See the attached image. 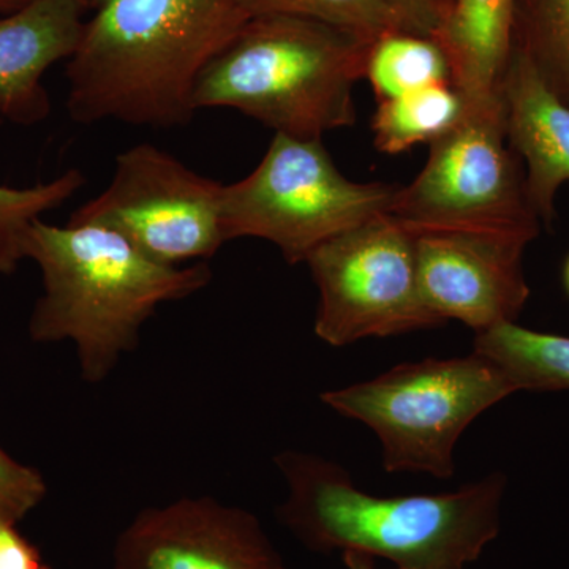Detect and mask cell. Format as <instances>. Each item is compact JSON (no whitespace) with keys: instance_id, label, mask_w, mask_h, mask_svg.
I'll list each match as a JSON object with an SVG mask.
<instances>
[{"instance_id":"1","label":"cell","mask_w":569,"mask_h":569,"mask_svg":"<svg viewBox=\"0 0 569 569\" xmlns=\"http://www.w3.org/2000/svg\"><path fill=\"white\" fill-rule=\"evenodd\" d=\"M247 20L238 0H99L67 61L70 118L186 126L201 71Z\"/></svg>"},{"instance_id":"2","label":"cell","mask_w":569,"mask_h":569,"mask_svg":"<svg viewBox=\"0 0 569 569\" xmlns=\"http://www.w3.org/2000/svg\"><path fill=\"white\" fill-rule=\"evenodd\" d=\"M274 460L288 488L277 519L316 552L358 550L396 568L466 569L500 535L508 486L501 471L452 492L377 497L321 456L283 451Z\"/></svg>"},{"instance_id":"3","label":"cell","mask_w":569,"mask_h":569,"mask_svg":"<svg viewBox=\"0 0 569 569\" xmlns=\"http://www.w3.org/2000/svg\"><path fill=\"white\" fill-rule=\"evenodd\" d=\"M24 258L39 266L43 280L29 321L31 339L71 340L88 383L103 381L134 350L141 326L160 306L198 293L212 280L206 263H157L121 234L91 223L36 220Z\"/></svg>"},{"instance_id":"4","label":"cell","mask_w":569,"mask_h":569,"mask_svg":"<svg viewBox=\"0 0 569 569\" xmlns=\"http://www.w3.org/2000/svg\"><path fill=\"white\" fill-rule=\"evenodd\" d=\"M373 43L306 18L253 17L201 71L194 110L230 108L288 137L353 127Z\"/></svg>"},{"instance_id":"5","label":"cell","mask_w":569,"mask_h":569,"mask_svg":"<svg viewBox=\"0 0 569 569\" xmlns=\"http://www.w3.org/2000/svg\"><path fill=\"white\" fill-rule=\"evenodd\" d=\"M518 388L486 356L406 362L372 380L320 396L326 407L376 433L388 473H456L455 451L475 419Z\"/></svg>"},{"instance_id":"6","label":"cell","mask_w":569,"mask_h":569,"mask_svg":"<svg viewBox=\"0 0 569 569\" xmlns=\"http://www.w3.org/2000/svg\"><path fill=\"white\" fill-rule=\"evenodd\" d=\"M430 146L413 182L399 187L388 216L411 234L466 231L530 244L541 220L512 151L501 96L466 102L462 118Z\"/></svg>"},{"instance_id":"7","label":"cell","mask_w":569,"mask_h":569,"mask_svg":"<svg viewBox=\"0 0 569 569\" xmlns=\"http://www.w3.org/2000/svg\"><path fill=\"white\" fill-rule=\"evenodd\" d=\"M397 189L391 183L350 181L320 138L276 133L252 173L223 186L224 241L263 239L288 263H306L329 239L388 213Z\"/></svg>"},{"instance_id":"8","label":"cell","mask_w":569,"mask_h":569,"mask_svg":"<svg viewBox=\"0 0 569 569\" xmlns=\"http://www.w3.org/2000/svg\"><path fill=\"white\" fill-rule=\"evenodd\" d=\"M306 264L320 293L316 335L328 346L447 325L419 291L415 234L388 213L329 239Z\"/></svg>"},{"instance_id":"9","label":"cell","mask_w":569,"mask_h":569,"mask_svg":"<svg viewBox=\"0 0 569 569\" xmlns=\"http://www.w3.org/2000/svg\"><path fill=\"white\" fill-rule=\"evenodd\" d=\"M222 189L170 152L137 144L116 157L110 183L69 222L100 224L157 263L183 266L208 260L227 242Z\"/></svg>"},{"instance_id":"10","label":"cell","mask_w":569,"mask_h":569,"mask_svg":"<svg viewBox=\"0 0 569 569\" xmlns=\"http://www.w3.org/2000/svg\"><path fill=\"white\" fill-rule=\"evenodd\" d=\"M112 569H290L252 512L211 497L142 509L116 539Z\"/></svg>"},{"instance_id":"11","label":"cell","mask_w":569,"mask_h":569,"mask_svg":"<svg viewBox=\"0 0 569 569\" xmlns=\"http://www.w3.org/2000/svg\"><path fill=\"white\" fill-rule=\"evenodd\" d=\"M526 242L503 236L430 231L415 236L419 291L445 323L477 332L516 323L530 298Z\"/></svg>"},{"instance_id":"12","label":"cell","mask_w":569,"mask_h":569,"mask_svg":"<svg viewBox=\"0 0 569 569\" xmlns=\"http://www.w3.org/2000/svg\"><path fill=\"white\" fill-rule=\"evenodd\" d=\"M88 0H29L0 14V118L37 126L50 116L43 77L80 44Z\"/></svg>"},{"instance_id":"13","label":"cell","mask_w":569,"mask_h":569,"mask_svg":"<svg viewBox=\"0 0 569 569\" xmlns=\"http://www.w3.org/2000/svg\"><path fill=\"white\" fill-rule=\"evenodd\" d=\"M501 100L508 142L523 164L531 206L549 224L557 194L569 186V103L550 91L518 50L509 58Z\"/></svg>"},{"instance_id":"14","label":"cell","mask_w":569,"mask_h":569,"mask_svg":"<svg viewBox=\"0 0 569 569\" xmlns=\"http://www.w3.org/2000/svg\"><path fill=\"white\" fill-rule=\"evenodd\" d=\"M516 0H451L436 39L466 102L501 96L512 52Z\"/></svg>"},{"instance_id":"15","label":"cell","mask_w":569,"mask_h":569,"mask_svg":"<svg viewBox=\"0 0 569 569\" xmlns=\"http://www.w3.org/2000/svg\"><path fill=\"white\" fill-rule=\"evenodd\" d=\"M473 351L496 362L519 392L569 391V337L516 323L475 335Z\"/></svg>"},{"instance_id":"16","label":"cell","mask_w":569,"mask_h":569,"mask_svg":"<svg viewBox=\"0 0 569 569\" xmlns=\"http://www.w3.org/2000/svg\"><path fill=\"white\" fill-rule=\"evenodd\" d=\"M463 110L466 100L451 82L381 100L372 119L373 142L388 156L432 144L458 123Z\"/></svg>"},{"instance_id":"17","label":"cell","mask_w":569,"mask_h":569,"mask_svg":"<svg viewBox=\"0 0 569 569\" xmlns=\"http://www.w3.org/2000/svg\"><path fill=\"white\" fill-rule=\"evenodd\" d=\"M366 78L378 102L429 86L452 84L448 58L438 41L406 31L389 33L370 47Z\"/></svg>"},{"instance_id":"18","label":"cell","mask_w":569,"mask_h":569,"mask_svg":"<svg viewBox=\"0 0 569 569\" xmlns=\"http://www.w3.org/2000/svg\"><path fill=\"white\" fill-rule=\"evenodd\" d=\"M512 50L569 103V0H516Z\"/></svg>"},{"instance_id":"19","label":"cell","mask_w":569,"mask_h":569,"mask_svg":"<svg viewBox=\"0 0 569 569\" xmlns=\"http://www.w3.org/2000/svg\"><path fill=\"white\" fill-rule=\"evenodd\" d=\"M249 18L295 17L335 26L376 43L389 33L407 31L388 0H238Z\"/></svg>"},{"instance_id":"20","label":"cell","mask_w":569,"mask_h":569,"mask_svg":"<svg viewBox=\"0 0 569 569\" xmlns=\"http://www.w3.org/2000/svg\"><path fill=\"white\" fill-rule=\"evenodd\" d=\"M84 183V174L77 168L37 186L0 183V276L13 274L26 260L24 241L32 223L66 204Z\"/></svg>"},{"instance_id":"21","label":"cell","mask_w":569,"mask_h":569,"mask_svg":"<svg viewBox=\"0 0 569 569\" xmlns=\"http://www.w3.org/2000/svg\"><path fill=\"white\" fill-rule=\"evenodd\" d=\"M47 496V482L36 468L22 466L0 448V520L21 522Z\"/></svg>"},{"instance_id":"22","label":"cell","mask_w":569,"mask_h":569,"mask_svg":"<svg viewBox=\"0 0 569 569\" xmlns=\"http://www.w3.org/2000/svg\"><path fill=\"white\" fill-rule=\"evenodd\" d=\"M388 2L402 18L408 32L430 37V39H436L451 6V0H388Z\"/></svg>"},{"instance_id":"23","label":"cell","mask_w":569,"mask_h":569,"mask_svg":"<svg viewBox=\"0 0 569 569\" xmlns=\"http://www.w3.org/2000/svg\"><path fill=\"white\" fill-rule=\"evenodd\" d=\"M0 569H51L17 523L0 520Z\"/></svg>"},{"instance_id":"24","label":"cell","mask_w":569,"mask_h":569,"mask_svg":"<svg viewBox=\"0 0 569 569\" xmlns=\"http://www.w3.org/2000/svg\"><path fill=\"white\" fill-rule=\"evenodd\" d=\"M342 559L343 569H377L376 559L369 553L358 552V550H346V552H342Z\"/></svg>"},{"instance_id":"25","label":"cell","mask_w":569,"mask_h":569,"mask_svg":"<svg viewBox=\"0 0 569 569\" xmlns=\"http://www.w3.org/2000/svg\"><path fill=\"white\" fill-rule=\"evenodd\" d=\"M29 0H0V14L21 9V7L26 6Z\"/></svg>"},{"instance_id":"26","label":"cell","mask_w":569,"mask_h":569,"mask_svg":"<svg viewBox=\"0 0 569 569\" xmlns=\"http://www.w3.org/2000/svg\"><path fill=\"white\" fill-rule=\"evenodd\" d=\"M563 283H565V288H567V291L569 295V257L567 258V261H565Z\"/></svg>"},{"instance_id":"27","label":"cell","mask_w":569,"mask_h":569,"mask_svg":"<svg viewBox=\"0 0 569 569\" xmlns=\"http://www.w3.org/2000/svg\"><path fill=\"white\" fill-rule=\"evenodd\" d=\"M449 7H451V6H449Z\"/></svg>"}]
</instances>
